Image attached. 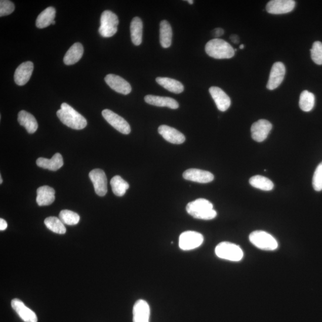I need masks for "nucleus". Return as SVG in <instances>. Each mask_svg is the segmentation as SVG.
<instances>
[{"label":"nucleus","mask_w":322,"mask_h":322,"mask_svg":"<svg viewBox=\"0 0 322 322\" xmlns=\"http://www.w3.org/2000/svg\"><path fill=\"white\" fill-rule=\"evenodd\" d=\"M57 116L63 124L72 129L82 130L87 125L85 117L66 103L62 104Z\"/></svg>","instance_id":"nucleus-1"},{"label":"nucleus","mask_w":322,"mask_h":322,"mask_svg":"<svg viewBox=\"0 0 322 322\" xmlns=\"http://www.w3.org/2000/svg\"><path fill=\"white\" fill-rule=\"evenodd\" d=\"M186 211L195 219L210 220L216 217L217 213L213 205L206 199H197L187 205Z\"/></svg>","instance_id":"nucleus-2"},{"label":"nucleus","mask_w":322,"mask_h":322,"mask_svg":"<svg viewBox=\"0 0 322 322\" xmlns=\"http://www.w3.org/2000/svg\"><path fill=\"white\" fill-rule=\"evenodd\" d=\"M206 52L208 55L217 59H230L235 53L229 43L219 38H214L208 42Z\"/></svg>","instance_id":"nucleus-3"},{"label":"nucleus","mask_w":322,"mask_h":322,"mask_svg":"<svg viewBox=\"0 0 322 322\" xmlns=\"http://www.w3.org/2000/svg\"><path fill=\"white\" fill-rule=\"evenodd\" d=\"M215 253L221 259L231 261H239L244 257V252L240 247L229 242H223L218 245Z\"/></svg>","instance_id":"nucleus-4"},{"label":"nucleus","mask_w":322,"mask_h":322,"mask_svg":"<svg viewBox=\"0 0 322 322\" xmlns=\"http://www.w3.org/2000/svg\"><path fill=\"white\" fill-rule=\"evenodd\" d=\"M118 16L111 11H105L100 18V35L105 38L111 37L118 31Z\"/></svg>","instance_id":"nucleus-5"},{"label":"nucleus","mask_w":322,"mask_h":322,"mask_svg":"<svg viewBox=\"0 0 322 322\" xmlns=\"http://www.w3.org/2000/svg\"><path fill=\"white\" fill-rule=\"evenodd\" d=\"M250 240L255 247L264 251H274L278 247L276 239L270 234L262 230H256L250 234Z\"/></svg>","instance_id":"nucleus-6"},{"label":"nucleus","mask_w":322,"mask_h":322,"mask_svg":"<svg viewBox=\"0 0 322 322\" xmlns=\"http://www.w3.org/2000/svg\"><path fill=\"white\" fill-rule=\"evenodd\" d=\"M204 240L202 234L194 231H186L180 234L179 247L183 251H190L199 247Z\"/></svg>","instance_id":"nucleus-7"},{"label":"nucleus","mask_w":322,"mask_h":322,"mask_svg":"<svg viewBox=\"0 0 322 322\" xmlns=\"http://www.w3.org/2000/svg\"><path fill=\"white\" fill-rule=\"evenodd\" d=\"M103 118L119 132L124 134H129L131 132L129 124L123 117L109 109H105L102 111Z\"/></svg>","instance_id":"nucleus-8"},{"label":"nucleus","mask_w":322,"mask_h":322,"mask_svg":"<svg viewBox=\"0 0 322 322\" xmlns=\"http://www.w3.org/2000/svg\"><path fill=\"white\" fill-rule=\"evenodd\" d=\"M95 192L100 196H104L107 192V180L105 172L100 169H95L89 174Z\"/></svg>","instance_id":"nucleus-9"},{"label":"nucleus","mask_w":322,"mask_h":322,"mask_svg":"<svg viewBox=\"0 0 322 322\" xmlns=\"http://www.w3.org/2000/svg\"><path fill=\"white\" fill-rule=\"evenodd\" d=\"M272 129V125L266 119L258 120L251 127V132L252 138L257 142H262L267 139L268 134Z\"/></svg>","instance_id":"nucleus-10"},{"label":"nucleus","mask_w":322,"mask_h":322,"mask_svg":"<svg viewBox=\"0 0 322 322\" xmlns=\"http://www.w3.org/2000/svg\"><path fill=\"white\" fill-rule=\"evenodd\" d=\"M285 73H286V69L283 63L277 62L274 63L271 69L267 88L270 90L277 89L283 83Z\"/></svg>","instance_id":"nucleus-11"},{"label":"nucleus","mask_w":322,"mask_h":322,"mask_svg":"<svg viewBox=\"0 0 322 322\" xmlns=\"http://www.w3.org/2000/svg\"><path fill=\"white\" fill-rule=\"evenodd\" d=\"M295 6L293 0H272L268 3L266 11L270 14H285L293 11Z\"/></svg>","instance_id":"nucleus-12"},{"label":"nucleus","mask_w":322,"mask_h":322,"mask_svg":"<svg viewBox=\"0 0 322 322\" xmlns=\"http://www.w3.org/2000/svg\"><path fill=\"white\" fill-rule=\"evenodd\" d=\"M105 80L107 85L117 93L127 95L132 92L130 84L118 75L108 74L106 76Z\"/></svg>","instance_id":"nucleus-13"},{"label":"nucleus","mask_w":322,"mask_h":322,"mask_svg":"<svg viewBox=\"0 0 322 322\" xmlns=\"http://www.w3.org/2000/svg\"><path fill=\"white\" fill-rule=\"evenodd\" d=\"M184 179L199 183H209L214 180L213 174L207 171L191 169H188L183 174Z\"/></svg>","instance_id":"nucleus-14"},{"label":"nucleus","mask_w":322,"mask_h":322,"mask_svg":"<svg viewBox=\"0 0 322 322\" xmlns=\"http://www.w3.org/2000/svg\"><path fill=\"white\" fill-rule=\"evenodd\" d=\"M209 92L216 103L218 109L221 112H225L229 108L231 100L229 96L219 87H211Z\"/></svg>","instance_id":"nucleus-15"},{"label":"nucleus","mask_w":322,"mask_h":322,"mask_svg":"<svg viewBox=\"0 0 322 322\" xmlns=\"http://www.w3.org/2000/svg\"><path fill=\"white\" fill-rule=\"evenodd\" d=\"M13 308L19 316L25 322H37L38 318L32 310L27 307L21 300L13 299L11 303Z\"/></svg>","instance_id":"nucleus-16"},{"label":"nucleus","mask_w":322,"mask_h":322,"mask_svg":"<svg viewBox=\"0 0 322 322\" xmlns=\"http://www.w3.org/2000/svg\"><path fill=\"white\" fill-rule=\"evenodd\" d=\"M158 132L163 138L171 143L180 145L185 142V136L179 131L166 125L159 127Z\"/></svg>","instance_id":"nucleus-17"},{"label":"nucleus","mask_w":322,"mask_h":322,"mask_svg":"<svg viewBox=\"0 0 322 322\" xmlns=\"http://www.w3.org/2000/svg\"><path fill=\"white\" fill-rule=\"evenodd\" d=\"M33 70V63L26 62L20 65L16 69L14 79L17 85L24 86L29 82Z\"/></svg>","instance_id":"nucleus-18"},{"label":"nucleus","mask_w":322,"mask_h":322,"mask_svg":"<svg viewBox=\"0 0 322 322\" xmlns=\"http://www.w3.org/2000/svg\"><path fill=\"white\" fill-rule=\"evenodd\" d=\"M133 322H149L150 310L148 303L143 300L136 301L133 307Z\"/></svg>","instance_id":"nucleus-19"},{"label":"nucleus","mask_w":322,"mask_h":322,"mask_svg":"<svg viewBox=\"0 0 322 322\" xmlns=\"http://www.w3.org/2000/svg\"><path fill=\"white\" fill-rule=\"evenodd\" d=\"M145 100L149 105L158 107H167L172 109H176L179 107V103L171 97L147 95Z\"/></svg>","instance_id":"nucleus-20"},{"label":"nucleus","mask_w":322,"mask_h":322,"mask_svg":"<svg viewBox=\"0 0 322 322\" xmlns=\"http://www.w3.org/2000/svg\"><path fill=\"white\" fill-rule=\"evenodd\" d=\"M36 196V203L39 206H48L53 203L55 200V190L53 188L44 186L38 188Z\"/></svg>","instance_id":"nucleus-21"},{"label":"nucleus","mask_w":322,"mask_h":322,"mask_svg":"<svg viewBox=\"0 0 322 322\" xmlns=\"http://www.w3.org/2000/svg\"><path fill=\"white\" fill-rule=\"evenodd\" d=\"M36 165L44 169L50 171L58 170L63 166V159L61 154L57 153L53 155L51 159L39 157L36 160Z\"/></svg>","instance_id":"nucleus-22"},{"label":"nucleus","mask_w":322,"mask_h":322,"mask_svg":"<svg viewBox=\"0 0 322 322\" xmlns=\"http://www.w3.org/2000/svg\"><path fill=\"white\" fill-rule=\"evenodd\" d=\"M18 120L20 125L24 127L29 134L34 133L38 129V123L35 117L25 110L19 112Z\"/></svg>","instance_id":"nucleus-23"},{"label":"nucleus","mask_w":322,"mask_h":322,"mask_svg":"<svg viewBox=\"0 0 322 322\" xmlns=\"http://www.w3.org/2000/svg\"><path fill=\"white\" fill-rule=\"evenodd\" d=\"M84 54V48L82 44L76 43L66 52L63 62L66 65L75 64L82 59Z\"/></svg>","instance_id":"nucleus-24"},{"label":"nucleus","mask_w":322,"mask_h":322,"mask_svg":"<svg viewBox=\"0 0 322 322\" xmlns=\"http://www.w3.org/2000/svg\"><path fill=\"white\" fill-rule=\"evenodd\" d=\"M56 10L53 7H49L38 15L36 21V26L40 29L45 28L55 21Z\"/></svg>","instance_id":"nucleus-25"},{"label":"nucleus","mask_w":322,"mask_h":322,"mask_svg":"<svg viewBox=\"0 0 322 322\" xmlns=\"http://www.w3.org/2000/svg\"><path fill=\"white\" fill-rule=\"evenodd\" d=\"M131 38L134 45L139 46L142 43L143 22L139 17H135L131 22Z\"/></svg>","instance_id":"nucleus-26"},{"label":"nucleus","mask_w":322,"mask_h":322,"mask_svg":"<svg viewBox=\"0 0 322 322\" xmlns=\"http://www.w3.org/2000/svg\"><path fill=\"white\" fill-rule=\"evenodd\" d=\"M173 31L172 26L167 21L160 23V43L163 48H169L172 45Z\"/></svg>","instance_id":"nucleus-27"},{"label":"nucleus","mask_w":322,"mask_h":322,"mask_svg":"<svg viewBox=\"0 0 322 322\" xmlns=\"http://www.w3.org/2000/svg\"><path fill=\"white\" fill-rule=\"evenodd\" d=\"M157 84L169 92L179 94L184 91V86L179 80L164 77H157L156 79Z\"/></svg>","instance_id":"nucleus-28"},{"label":"nucleus","mask_w":322,"mask_h":322,"mask_svg":"<svg viewBox=\"0 0 322 322\" xmlns=\"http://www.w3.org/2000/svg\"><path fill=\"white\" fill-rule=\"evenodd\" d=\"M249 182L251 186L256 189L264 191H270L274 187V184L270 179L259 175L251 177Z\"/></svg>","instance_id":"nucleus-29"},{"label":"nucleus","mask_w":322,"mask_h":322,"mask_svg":"<svg viewBox=\"0 0 322 322\" xmlns=\"http://www.w3.org/2000/svg\"><path fill=\"white\" fill-rule=\"evenodd\" d=\"M110 185L114 194L118 196H123L129 189V184L126 182L122 177L116 176L110 180Z\"/></svg>","instance_id":"nucleus-30"},{"label":"nucleus","mask_w":322,"mask_h":322,"mask_svg":"<svg viewBox=\"0 0 322 322\" xmlns=\"http://www.w3.org/2000/svg\"><path fill=\"white\" fill-rule=\"evenodd\" d=\"M315 104V97L313 93L305 90L301 93L299 105L304 112H310L313 109Z\"/></svg>","instance_id":"nucleus-31"},{"label":"nucleus","mask_w":322,"mask_h":322,"mask_svg":"<svg viewBox=\"0 0 322 322\" xmlns=\"http://www.w3.org/2000/svg\"><path fill=\"white\" fill-rule=\"evenodd\" d=\"M47 227L53 232L60 234H65L66 231L64 223L61 220L56 217H49L45 220Z\"/></svg>","instance_id":"nucleus-32"},{"label":"nucleus","mask_w":322,"mask_h":322,"mask_svg":"<svg viewBox=\"0 0 322 322\" xmlns=\"http://www.w3.org/2000/svg\"><path fill=\"white\" fill-rule=\"evenodd\" d=\"M59 219L67 225L73 226L79 223L80 217L73 211L64 210L60 211Z\"/></svg>","instance_id":"nucleus-33"},{"label":"nucleus","mask_w":322,"mask_h":322,"mask_svg":"<svg viewBox=\"0 0 322 322\" xmlns=\"http://www.w3.org/2000/svg\"><path fill=\"white\" fill-rule=\"evenodd\" d=\"M311 57L313 61L317 65H322V43L316 42L313 43L311 49Z\"/></svg>","instance_id":"nucleus-34"},{"label":"nucleus","mask_w":322,"mask_h":322,"mask_svg":"<svg viewBox=\"0 0 322 322\" xmlns=\"http://www.w3.org/2000/svg\"><path fill=\"white\" fill-rule=\"evenodd\" d=\"M313 186L317 192L322 190V162L317 166L313 177Z\"/></svg>","instance_id":"nucleus-35"},{"label":"nucleus","mask_w":322,"mask_h":322,"mask_svg":"<svg viewBox=\"0 0 322 322\" xmlns=\"http://www.w3.org/2000/svg\"><path fill=\"white\" fill-rule=\"evenodd\" d=\"M15 6L13 3L9 0H1L0 1V16L3 17L12 14L14 12Z\"/></svg>","instance_id":"nucleus-36"},{"label":"nucleus","mask_w":322,"mask_h":322,"mask_svg":"<svg viewBox=\"0 0 322 322\" xmlns=\"http://www.w3.org/2000/svg\"><path fill=\"white\" fill-rule=\"evenodd\" d=\"M224 32V30L222 28H218L214 30L213 35L216 36V37H219V36L223 35Z\"/></svg>","instance_id":"nucleus-37"},{"label":"nucleus","mask_w":322,"mask_h":322,"mask_svg":"<svg viewBox=\"0 0 322 322\" xmlns=\"http://www.w3.org/2000/svg\"><path fill=\"white\" fill-rule=\"evenodd\" d=\"M8 227V223H7L6 220L4 219H0V230L4 231Z\"/></svg>","instance_id":"nucleus-38"},{"label":"nucleus","mask_w":322,"mask_h":322,"mask_svg":"<svg viewBox=\"0 0 322 322\" xmlns=\"http://www.w3.org/2000/svg\"><path fill=\"white\" fill-rule=\"evenodd\" d=\"M231 41L234 44H238L239 43V36L236 35H232L230 36Z\"/></svg>","instance_id":"nucleus-39"},{"label":"nucleus","mask_w":322,"mask_h":322,"mask_svg":"<svg viewBox=\"0 0 322 322\" xmlns=\"http://www.w3.org/2000/svg\"><path fill=\"white\" fill-rule=\"evenodd\" d=\"M187 2L189 3L190 5H193L194 3V2L192 1V0H190V1H187Z\"/></svg>","instance_id":"nucleus-40"},{"label":"nucleus","mask_w":322,"mask_h":322,"mask_svg":"<svg viewBox=\"0 0 322 322\" xmlns=\"http://www.w3.org/2000/svg\"><path fill=\"white\" fill-rule=\"evenodd\" d=\"M2 183H3L2 177V176H0V184H2Z\"/></svg>","instance_id":"nucleus-41"},{"label":"nucleus","mask_w":322,"mask_h":322,"mask_svg":"<svg viewBox=\"0 0 322 322\" xmlns=\"http://www.w3.org/2000/svg\"><path fill=\"white\" fill-rule=\"evenodd\" d=\"M244 48V45H240L239 47L240 49H243Z\"/></svg>","instance_id":"nucleus-42"},{"label":"nucleus","mask_w":322,"mask_h":322,"mask_svg":"<svg viewBox=\"0 0 322 322\" xmlns=\"http://www.w3.org/2000/svg\"><path fill=\"white\" fill-rule=\"evenodd\" d=\"M55 23H56V22H55V21H54L52 22V25H55Z\"/></svg>","instance_id":"nucleus-43"}]
</instances>
